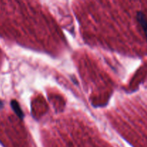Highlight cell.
I'll use <instances>...</instances> for the list:
<instances>
[{
    "label": "cell",
    "instance_id": "1",
    "mask_svg": "<svg viewBox=\"0 0 147 147\" xmlns=\"http://www.w3.org/2000/svg\"><path fill=\"white\" fill-rule=\"evenodd\" d=\"M137 20L143 28L147 39V17L144 13L139 11L137 13Z\"/></svg>",
    "mask_w": 147,
    "mask_h": 147
},
{
    "label": "cell",
    "instance_id": "2",
    "mask_svg": "<svg viewBox=\"0 0 147 147\" xmlns=\"http://www.w3.org/2000/svg\"><path fill=\"white\" fill-rule=\"evenodd\" d=\"M11 106H12L13 109H14V111H15V113H17V116H19L20 118H23V113L21 109H20V106H19L18 103L16 101H12L11 102Z\"/></svg>",
    "mask_w": 147,
    "mask_h": 147
}]
</instances>
